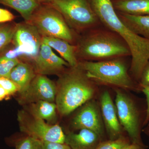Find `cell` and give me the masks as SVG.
Listing matches in <instances>:
<instances>
[{"label": "cell", "mask_w": 149, "mask_h": 149, "mask_svg": "<svg viewBox=\"0 0 149 149\" xmlns=\"http://www.w3.org/2000/svg\"><path fill=\"white\" fill-rule=\"evenodd\" d=\"M42 42L56 51L70 66L74 67L78 65L79 60L76 54V45L70 44L63 39L55 37H43Z\"/></svg>", "instance_id": "obj_15"}, {"label": "cell", "mask_w": 149, "mask_h": 149, "mask_svg": "<svg viewBox=\"0 0 149 149\" xmlns=\"http://www.w3.org/2000/svg\"><path fill=\"white\" fill-rule=\"evenodd\" d=\"M141 92H143L146 96L147 104L146 114L143 125L144 127H145L149 122V86L142 87Z\"/></svg>", "instance_id": "obj_29"}, {"label": "cell", "mask_w": 149, "mask_h": 149, "mask_svg": "<svg viewBox=\"0 0 149 149\" xmlns=\"http://www.w3.org/2000/svg\"><path fill=\"white\" fill-rule=\"evenodd\" d=\"M20 61L18 58H10L0 56V77L8 78L12 70Z\"/></svg>", "instance_id": "obj_24"}, {"label": "cell", "mask_w": 149, "mask_h": 149, "mask_svg": "<svg viewBox=\"0 0 149 149\" xmlns=\"http://www.w3.org/2000/svg\"><path fill=\"white\" fill-rule=\"evenodd\" d=\"M101 25L85 32L79 40L76 45L78 59L101 61L131 56L125 41L117 33Z\"/></svg>", "instance_id": "obj_2"}, {"label": "cell", "mask_w": 149, "mask_h": 149, "mask_svg": "<svg viewBox=\"0 0 149 149\" xmlns=\"http://www.w3.org/2000/svg\"><path fill=\"white\" fill-rule=\"evenodd\" d=\"M42 149H71L66 143L42 142Z\"/></svg>", "instance_id": "obj_26"}, {"label": "cell", "mask_w": 149, "mask_h": 149, "mask_svg": "<svg viewBox=\"0 0 149 149\" xmlns=\"http://www.w3.org/2000/svg\"><path fill=\"white\" fill-rule=\"evenodd\" d=\"M100 107L104 125L109 140H115L123 135L116 107L108 91H105L101 96Z\"/></svg>", "instance_id": "obj_13"}, {"label": "cell", "mask_w": 149, "mask_h": 149, "mask_svg": "<svg viewBox=\"0 0 149 149\" xmlns=\"http://www.w3.org/2000/svg\"><path fill=\"white\" fill-rule=\"evenodd\" d=\"M49 5L60 13L70 27L86 32L102 25L90 0H51Z\"/></svg>", "instance_id": "obj_6"}, {"label": "cell", "mask_w": 149, "mask_h": 149, "mask_svg": "<svg viewBox=\"0 0 149 149\" xmlns=\"http://www.w3.org/2000/svg\"><path fill=\"white\" fill-rule=\"evenodd\" d=\"M124 58L101 61H80L78 65L96 85L122 90L141 91L139 83L129 75Z\"/></svg>", "instance_id": "obj_4"}, {"label": "cell", "mask_w": 149, "mask_h": 149, "mask_svg": "<svg viewBox=\"0 0 149 149\" xmlns=\"http://www.w3.org/2000/svg\"><path fill=\"white\" fill-rule=\"evenodd\" d=\"M131 143L128 136L123 135L115 140L101 141L95 149H121Z\"/></svg>", "instance_id": "obj_23"}, {"label": "cell", "mask_w": 149, "mask_h": 149, "mask_svg": "<svg viewBox=\"0 0 149 149\" xmlns=\"http://www.w3.org/2000/svg\"><path fill=\"white\" fill-rule=\"evenodd\" d=\"M78 65L60 74L56 85L55 103L58 112L66 116L88 101L97 92V85Z\"/></svg>", "instance_id": "obj_3"}, {"label": "cell", "mask_w": 149, "mask_h": 149, "mask_svg": "<svg viewBox=\"0 0 149 149\" xmlns=\"http://www.w3.org/2000/svg\"><path fill=\"white\" fill-rule=\"evenodd\" d=\"M71 125L75 130L88 129L93 131L103 140L105 128L101 112L97 104L93 99L83 105L72 118Z\"/></svg>", "instance_id": "obj_9"}, {"label": "cell", "mask_w": 149, "mask_h": 149, "mask_svg": "<svg viewBox=\"0 0 149 149\" xmlns=\"http://www.w3.org/2000/svg\"><path fill=\"white\" fill-rule=\"evenodd\" d=\"M17 120L20 131L42 142L64 143L65 134L59 125L51 124L24 110L19 111Z\"/></svg>", "instance_id": "obj_8"}, {"label": "cell", "mask_w": 149, "mask_h": 149, "mask_svg": "<svg viewBox=\"0 0 149 149\" xmlns=\"http://www.w3.org/2000/svg\"><path fill=\"white\" fill-rule=\"evenodd\" d=\"M27 22L36 27L43 37L60 38L74 45L73 30L61 14L49 4L40 5Z\"/></svg>", "instance_id": "obj_7"}, {"label": "cell", "mask_w": 149, "mask_h": 149, "mask_svg": "<svg viewBox=\"0 0 149 149\" xmlns=\"http://www.w3.org/2000/svg\"><path fill=\"white\" fill-rule=\"evenodd\" d=\"M34 61L36 73L43 75L61 74L65 70V68L70 67L63 58L54 52L49 46L43 42L39 54Z\"/></svg>", "instance_id": "obj_12"}, {"label": "cell", "mask_w": 149, "mask_h": 149, "mask_svg": "<svg viewBox=\"0 0 149 149\" xmlns=\"http://www.w3.org/2000/svg\"><path fill=\"white\" fill-rule=\"evenodd\" d=\"M117 12L133 15H149V0H111Z\"/></svg>", "instance_id": "obj_17"}, {"label": "cell", "mask_w": 149, "mask_h": 149, "mask_svg": "<svg viewBox=\"0 0 149 149\" xmlns=\"http://www.w3.org/2000/svg\"><path fill=\"white\" fill-rule=\"evenodd\" d=\"M102 25L118 34L130 49V72L139 83L144 67L149 61V40L132 31L119 18L111 0H90Z\"/></svg>", "instance_id": "obj_1"}, {"label": "cell", "mask_w": 149, "mask_h": 149, "mask_svg": "<svg viewBox=\"0 0 149 149\" xmlns=\"http://www.w3.org/2000/svg\"><path fill=\"white\" fill-rule=\"evenodd\" d=\"M15 16L9 11L0 8V24L10 22L14 19Z\"/></svg>", "instance_id": "obj_28"}, {"label": "cell", "mask_w": 149, "mask_h": 149, "mask_svg": "<svg viewBox=\"0 0 149 149\" xmlns=\"http://www.w3.org/2000/svg\"><path fill=\"white\" fill-rule=\"evenodd\" d=\"M147 146H143L139 144L131 143L121 149H146Z\"/></svg>", "instance_id": "obj_30"}, {"label": "cell", "mask_w": 149, "mask_h": 149, "mask_svg": "<svg viewBox=\"0 0 149 149\" xmlns=\"http://www.w3.org/2000/svg\"><path fill=\"white\" fill-rule=\"evenodd\" d=\"M0 4L15 10L26 22L29 21L35 11L40 6L36 0H0Z\"/></svg>", "instance_id": "obj_20"}, {"label": "cell", "mask_w": 149, "mask_h": 149, "mask_svg": "<svg viewBox=\"0 0 149 149\" xmlns=\"http://www.w3.org/2000/svg\"><path fill=\"white\" fill-rule=\"evenodd\" d=\"M143 132L149 137V122L146 126L144 127L143 130Z\"/></svg>", "instance_id": "obj_32"}, {"label": "cell", "mask_w": 149, "mask_h": 149, "mask_svg": "<svg viewBox=\"0 0 149 149\" xmlns=\"http://www.w3.org/2000/svg\"><path fill=\"white\" fill-rule=\"evenodd\" d=\"M29 113L37 118L54 124L57 118L58 111L55 102L41 100L30 104Z\"/></svg>", "instance_id": "obj_19"}, {"label": "cell", "mask_w": 149, "mask_h": 149, "mask_svg": "<svg viewBox=\"0 0 149 149\" xmlns=\"http://www.w3.org/2000/svg\"><path fill=\"white\" fill-rule=\"evenodd\" d=\"M10 96V95L9 93L0 86V101Z\"/></svg>", "instance_id": "obj_31"}, {"label": "cell", "mask_w": 149, "mask_h": 149, "mask_svg": "<svg viewBox=\"0 0 149 149\" xmlns=\"http://www.w3.org/2000/svg\"><path fill=\"white\" fill-rule=\"evenodd\" d=\"M139 83L141 88L149 86V61L143 70Z\"/></svg>", "instance_id": "obj_27"}, {"label": "cell", "mask_w": 149, "mask_h": 149, "mask_svg": "<svg viewBox=\"0 0 149 149\" xmlns=\"http://www.w3.org/2000/svg\"><path fill=\"white\" fill-rule=\"evenodd\" d=\"M56 93V84L45 75L37 74L28 88L19 93V101L22 104L41 100L55 102Z\"/></svg>", "instance_id": "obj_11"}, {"label": "cell", "mask_w": 149, "mask_h": 149, "mask_svg": "<svg viewBox=\"0 0 149 149\" xmlns=\"http://www.w3.org/2000/svg\"><path fill=\"white\" fill-rule=\"evenodd\" d=\"M103 141L93 131L82 129L77 133L70 132L65 134V143L71 149H95Z\"/></svg>", "instance_id": "obj_14"}, {"label": "cell", "mask_w": 149, "mask_h": 149, "mask_svg": "<svg viewBox=\"0 0 149 149\" xmlns=\"http://www.w3.org/2000/svg\"><path fill=\"white\" fill-rule=\"evenodd\" d=\"M116 13L120 20L132 31L149 40V15H130L117 12Z\"/></svg>", "instance_id": "obj_18"}, {"label": "cell", "mask_w": 149, "mask_h": 149, "mask_svg": "<svg viewBox=\"0 0 149 149\" xmlns=\"http://www.w3.org/2000/svg\"><path fill=\"white\" fill-rule=\"evenodd\" d=\"M15 149H42V142L27 135L13 142Z\"/></svg>", "instance_id": "obj_22"}, {"label": "cell", "mask_w": 149, "mask_h": 149, "mask_svg": "<svg viewBox=\"0 0 149 149\" xmlns=\"http://www.w3.org/2000/svg\"><path fill=\"white\" fill-rule=\"evenodd\" d=\"M16 27L14 23L0 24V50L13 41Z\"/></svg>", "instance_id": "obj_21"}, {"label": "cell", "mask_w": 149, "mask_h": 149, "mask_svg": "<svg viewBox=\"0 0 149 149\" xmlns=\"http://www.w3.org/2000/svg\"><path fill=\"white\" fill-rule=\"evenodd\" d=\"M37 74L34 66L20 62L12 70L8 78L18 86L20 93L28 88Z\"/></svg>", "instance_id": "obj_16"}, {"label": "cell", "mask_w": 149, "mask_h": 149, "mask_svg": "<svg viewBox=\"0 0 149 149\" xmlns=\"http://www.w3.org/2000/svg\"><path fill=\"white\" fill-rule=\"evenodd\" d=\"M115 105L119 122L131 143L147 146L141 136L146 114L147 107L141 105L122 90H116Z\"/></svg>", "instance_id": "obj_5"}, {"label": "cell", "mask_w": 149, "mask_h": 149, "mask_svg": "<svg viewBox=\"0 0 149 149\" xmlns=\"http://www.w3.org/2000/svg\"><path fill=\"white\" fill-rule=\"evenodd\" d=\"M42 38L36 27L25 22L17 24L13 41L24 56L34 60L40 52Z\"/></svg>", "instance_id": "obj_10"}, {"label": "cell", "mask_w": 149, "mask_h": 149, "mask_svg": "<svg viewBox=\"0 0 149 149\" xmlns=\"http://www.w3.org/2000/svg\"><path fill=\"white\" fill-rule=\"evenodd\" d=\"M0 86L7 91L10 95L19 92L18 86L8 77H0Z\"/></svg>", "instance_id": "obj_25"}]
</instances>
